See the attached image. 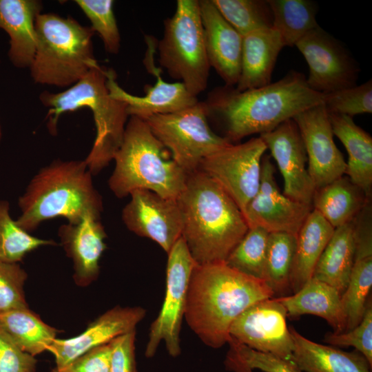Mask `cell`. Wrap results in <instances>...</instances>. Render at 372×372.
<instances>
[{
  "label": "cell",
  "instance_id": "6da1fadb",
  "mask_svg": "<svg viewBox=\"0 0 372 372\" xmlns=\"http://www.w3.org/2000/svg\"><path fill=\"white\" fill-rule=\"evenodd\" d=\"M208 121L223 131L231 143L251 134L269 132L300 112L323 103V94L309 88L306 76L289 71L276 82L240 91L224 85L211 90L202 101Z\"/></svg>",
  "mask_w": 372,
  "mask_h": 372
},
{
  "label": "cell",
  "instance_id": "7a4b0ae2",
  "mask_svg": "<svg viewBox=\"0 0 372 372\" xmlns=\"http://www.w3.org/2000/svg\"><path fill=\"white\" fill-rule=\"evenodd\" d=\"M274 297L264 280L240 273L225 262L196 264L188 285L184 318L207 346L222 347L229 329L254 303Z\"/></svg>",
  "mask_w": 372,
  "mask_h": 372
},
{
  "label": "cell",
  "instance_id": "3957f363",
  "mask_svg": "<svg viewBox=\"0 0 372 372\" xmlns=\"http://www.w3.org/2000/svg\"><path fill=\"white\" fill-rule=\"evenodd\" d=\"M177 202L182 238L198 265L225 262L249 229L233 199L199 169L187 175Z\"/></svg>",
  "mask_w": 372,
  "mask_h": 372
},
{
  "label": "cell",
  "instance_id": "277c9868",
  "mask_svg": "<svg viewBox=\"0 0 372 372\" xmlns=\"http://www.w3.org/2000/svg\"><path fill=\"white\" fill-rule=\"evenodd\" d=\"M92 176L84 160L56 159L41 168L19 198L17 223L30 233L56 218L76 223L88 214L101 216L102 197Z\"/></svg>",
  "mask_w": 372,
  "mask_h": 372
},
{
  "label": "cell",
  "instance_id": "5b68a950",
  "mask_svg": "<svg viewBox=\"0 0 372 372\" xmlns=\"http://www.w3.org/2000/svg\"><path fill=\"white\" fill-rule=\"evenodd\" d=\"M107 70L99 64L75 84L63 92H42L41 103L49 108L47 127L50 133H57L60 116L82 107L93 114L96 136L84 161L92 176L98 174L110 163L119 149L129 118L127 104L113 98L107 86Z\"/></svg>",
  "mask_w": 372,
  "mask_h": 372
},
{
  "label": "cell",
  "instance_id": "8992f818",
  "mask_svg": "<svg viewBox=\"0 0 372 372\" xmlns=\"http://www.w3.org/2000/svg\"><path fill=\"white\" fill-rule=\"evenodd\" d=\"M113 161L115 166L108 186L117 198H125L137 189H147L163 198L177 200L185 188L186 172L154 135L146 121L136 116L129 117L122 143Z\"/></svg>",
  "mask_w": 372,
  "mask_h": 372
},
{
  "label": "cell",
  "instance_id": "52a82bcc",
  "mask_svg": "<svg viewBox=\"0 0 372 372\" xmlns=\"http://www.w3.org/2000/svg\"><path fill=\"white\" fill-rule=\"evenodd\" d=\"M34 27L36 50L29 69L35 83L70 87L99 64L91 27L54 13H40Z\"/></svg>",
  "mask_w": 372,
  "mask_h": 372
},
{
  "label": "cell",
  "instance_id": "ba28073f",
  "mask_svg": "<svg viewBox=\"0 0 372 372\" xmlns=\"http://www.w3.org/2000/svg\"><path fill=\"white\" fill-rule=\"evenodd\" d=\"M158 61L172 79L194 96L207 88L210 65L207 59L199 0H178L173 16L164 21L158 43Z\"/></svg>",
  "mask_w": 372,
  "mask_h": 372
},
{
  "label": "cell",
  "instance_id": "9c48e42d",
  "mask_svg": "<svg viewBox=\"0 0 372 372\" xmlns=\"http://www.w3.org/2000/svg\"><path fill=\"white\" fill-rule=\"evenodd\" d=\"M145 121L187 175L198 170L205 158L231 144L211 129L202 101Z\"/></svg>",
  "mask_w": 372,
  "mask_h": 372
},
{
  "label": "cell",
  "instance_id": "30bf717a",
  "mask_svg": "<svg viewBox=\"0 0 372 372\" xmlns=\"http://www.w3.org/2000/svg\"><path fill=\"white\" fill-rule=\"evenodd\" d=\"M166 289L161 309L152 323L145 356L154 355L160 343H165L170 355L180 354V333L184 318L189 278L196 262L181 237L167 254Z\"/></svg>",
  "mask_w": 372,
  "mask_h": 372
},
{
  "label": "cell",
  "instance_id": "8fae6325",
  "mask_svg": "<svg viewBox=\"0 0 372 372\" xmlns=\"http://www.w3.org/2000/svg\"><path fill=\"white\" fill-rule=\"evenodd\" d=\"M267 149L260 136L231 143L205 158L198 169L217 183L243 214L259 189L262 159Z\"/></svg>",
  "mask_w": 372,
  "mask_h": 372
},
{
  "label": "cell",
  "instance_id": "7c38bea8",
  "mask_svg": "<svg viewBox=\"0 0 372 372\" xmlns=\"http://www.w3.org/2000/svg\"><path fill=\"white\" fill-rule=\"evenodd\" d=\"M309 66L307 83L324 94L356 85L359 68L347 50L320 26L295 45Z\"/></svg>",
  "mask_w": 372,
  "mask_h": 372
},
{
  "label": "cell",
  "instance_id": "4fadbf2b",
  "mask_svg": "<svg viewBox=\"0 0 372 372\" xmlns=\"http://www.w3.org/2000/svg\"><path fill=\"white\" fill-rule=\"evenodd\" d=\"M287 316L285 307L276 298L260 300L233 322L230 338L254 350L293 363V342Z\"/></svg>",
  "mask_w": 372,
  "mask_h": 372
},
{
  "label": "cell",
  "instance_id": "5bb4252c",
  "mask_svg": "<svg viewBox=\"0 0 372 372\" xmlns=\"http://www.w3.org/2000/svg\"><path fill=\"white\" fill-rule=\"evenodd\" d=\"M274 166L268 155L261 163L259 189L248 203L243 216L249 227H259L269 233L297 235L312 205L296 201L280 192Z\"/></svg>",
  "mask_w": 372,
  "mask_h": 372
},
{
  "label": "cell",
  "instance_id": "9a60e30c",
  "mask_svg": "<svg viewBox=\"0 0 372 372\" xmlns=\"http://www.w3.org/2000/svg\"><path fill=\"white\" fill-rule=\"evenodd\" d=\"M122 211L127 228L156 242L167 254L182 237L183 217L177 200L147 189H137Z\"/></svg>",
  "mask_w": 372,
  "mask_h": 372
},
{
  "label": "cell",
  "instance_id": "2e32d148",
  "mask_svg": "<svg viewBox=\"0 0 372 372\" xmlns=\"http://www.w3.org/2000/svg\"><path fill=\"white\" fill-rule=\"evenodd\" d=\"M302 137L308 172L316 189L345 174L347 163L333 140L329 116L323 103L293 117Z\"/></svg>",
  "mask_w": 372,
  "mask_h": 372
},
{
  "label": "cell",
  "instance_id": "e0dca14e",
  "mask_svg": "<svg viewBox=\"0 0 372 372\" xmlns=\"http://www.w3.org/2000/svg\"><path fill=\"white\" fill-rule=\"evenodd\" d=\"M147 49L144 59L147 70L156 78L154 85L145 86V94L133 95L124 90L116 81V74L112 68L107 70V86L110 95L127 104L129 116L145 120L155 114H169L193 106L199 101L180 82L168 83L161 76V70L154 61V38L146 37Z\"/></svg>",
  "mask_w": 372,
  "mask_h": 372
},
{
  "label": "cell",
  "instance_id": "ac0fdd59",
  "mask_svg": "<svg viewBox=\"0 0 372 372\" xmlns=\"http://www.w3.org/2000/svg\"><path fill=\"white\" fill-rule=\"evenodd\" d=\"M270 150L284 179L283 194L300 203L312 205L316 188L306 167L304 145L293 119L260 135Z\"/></svg>",
  "mask_w": 372,
  "mask_h": 372
},
{
  "label": "cell",
  "instance_id": "d6986e66",
  "mask_svg": "<svg viewBox=\"0 0 372 372\" xmlns=\"http://www.w3.org/2000/svg\"><path fill=\"white\" fill-rule=\"evenodd\" d=\"M145 313L141 307L117 306L98 317L79 335L68 339L56 338L48 349L54 357V369H61L87 351L136 330Z\"/></svg>",
  "mask_w": 372,
  "mask_h": 372
},
{
  "label": "cell",
  "instance_id": "ffe728a7",
  "mask_svg": "<svg viewBox=\"0 0 372 372\" xmlns=\"http://www.w3.org/2000/svg\"><path fill=\"white\" fill-rule=\"evenodd\" d=\"M369 200L354 219L355 255L341 303L346 318L344 331L361 321L372 286V211Z\"/></svg>",
  "mask_w": 372,
  "mask_h": 372
},
{
  "label": "cell",
  "instance_id": "44dd1931",
  "mask_svg": "<svg viewBox=\"0 0 372 372\" xmlns=\"http://www.w3.org/2000/svg\"><path fill=\"white\" fill-rule=\"evenodd\" d=\"M206 53L225 85L236 86L241 70L242 36L221 15L211 0H199Z\"/></svg>",
  "mask_w": 372,
  "mask_h": 372
},
{
  "label": "cell",
  "instance_id": "7402d4cb",
  "mask_svg": "<svg viewBox=\"0 0 372 372\" xmlns=\"http://www.w3.org/2000/svg\"><path fill=\"white\" fill-rule=\"evenodd\" d=\"M101 216L88 214L76 223L61 225L58 236L73 264L75 283L86 287L99 276L100 258L106 249L107 237Z\"/></svg>",
  "mask_w": 372,
  "mask_h": 372
},
{
  "label": "cell",
  "instance_id": "603a6c76",
  "mask_svg": "<svg viewBox=\"0 0 372 372\" xmlns=\"http://www.w3.org/2000/svg\"><path fill=\"white\" fill-rule=\"evenodd\" d=\"M284 47L279 33L272 27L242 36L241 70L236 88L243 91L270 84L278 56Z\"/></svg>",
  "mask_w": 372,
  "mask_h": 372
},
{
  "label": "cell",
  "instance_id": "cb8c5ba5",
  "mask_svg": "<svg viewBox=\"0 0 372 372\" xmlns=\"http://www.w3.org/2000/svg\"><path fill=\"white\" fill-rule=\"evenodd\" d=\"M42 3L37 0H0V28L10 37L8 56L19 68H28L36 50L35 20Z\"/></svg>",
  "mask_w": 372,
  "mask_h": 372
},
{
  "label": "cell",
  "instance_id": "d4e9b609",
  "mask_svg": "<svg viewBox=\"0 0 372 372\" xmlns=\"http://www.w3.org/2000/svg\"><path fill=\"white\" fill-rule=\"evenodd\" d=\"M293 363L302 372H371L372 366L358 351L346 352L313 342L289 327Z\"/></svg>",
  "mask_w": 372,
  "mask_h": 372
},
{
  "label": "cell",
  "instance_id": "484cf974",
  "mask_svg": "<svg viewBox=\"0 0 372 372\" xmlns=\"http://www.w3.org/2000/svg\"><path fill=\"white\" fill-rule=\"evenodd\" d=\"M276 299L285 307L287 316L297 318L311 314L324 319L334 333H342L346 318L341 303V295L333 287L314 278L309 279L296 293Z\"/></svg>",
  "mask_w": 372,
  "mask_h": 372
},
{
  "label": "cell",
  "instance_id": "4316f807",
  "mask_svg": "<svg viewBox=\"0 0 372 372\" xmlns=\"http://www.w3.org/2000/svg\"><path fill=\"white\" fill-rule=\"evenodd\" d=\"M333 135L348 153L345 174L368 198L372 194V137L350 116L329 114Z\"/></svg>",
  "mask_w": 372,
  "mask_h": 372
},
{
  "label": "cell",
  "instance_id": "83f0119b",
  "mask_svg": "<svg viewBox=\"0 0 372 372\" xmlns=\"http://www.w3.org/2000/svg\"><path fill=\"white\" fill-rule=\"evenodd\" d=\"M335 231L324 218L312 209L296 235L290 287L298 291L312 278L317 262Z\"/></svg>",
  "mask_w": 372,
  "mask_h": 372
},
{
  "label": "cell",
  "instance_id": "f1b7e54d",
  "mask_svg": "<svg viewBox=\"0 0 372 372\" xmlns=\"http://www.w3.org/2000/svg\"><path fill=\"white\" fill-rule=\"evenodd\" d=\"M371 200L347 176L315 191L312 207L335 229L352 222Z\"/></svg>",
  "mask_w": 372,
  "mask_h": 372
},
{
  "label": "cell",
  "instance_id": "f546056e",
  "mask_svg": "<svg viewBox=\"0 0 372 372\" xmlns=\"http://www.w3.org/2000/svg\"><path fill=\"white\" fill-rule=\"evenodd\" d=\"M353 220L335 229L312 276L333 287L341 296L347 289L354 261Z\"/></svg>",
  "mask_w": 372,
  "mask_h": 372
},
{
  "label": "cell",
  "instance_id": "4dcf8cb0",
  "mask_svg": "<svg viewBox=\"0 0 372 372\" xmlns=\"http://www.w3.org/2000/svg\"><path fill=\"white\" fill-rule=\"evenodd\" d=\"M0 329L17 347L33 356L48 351L57 333L28 307L0 313Z\"/></svg>",
  "mask_w": 372,
  "mask_h": 372
},
{
  "label": "cell",
  "instance_id": "1f68e13d",
  "mask_svg": "<svg viewBox=\"0 0 372 372\" xmlns=\"http://www.w3.org/2000/svg\"><path fill=\"white\" fill-rule=\"evenodd\" d=\"M273 14L272 28L285 46L292 47L311 30L320 26L317 4L310 0H267Z\"/></svg>",
  "mask_w": 372,
  "mask_h": 372
},
{
  "label": "cell",
  "instance_id": "d6a6232c",
  "mask_svg": "<svg viewBox=\"0 0 372 372\" xmlns=\"http://www.w3.org/2000/svg\"><path fill=\"white\" fill-rule=\"evenodd\" d=\"M296 235L269 233L267 240L264 281L275 295L291 290V273L296 253Z\"/></svg>",
  "mask_w": 372,
  "mask_h": 372
},
{
  "label": "cell",
  "instance_id": "836d02e7",
  "mask_svg": "<svg viewBox=\"0 0 372 372\" xmlns=\"http://www.w3.org/2000/svg\"><path fill=\"white\" fill-rule=\"evenodd\" d=\"M8 200H0V261L19 263L30 252L43 246L56 245L53 240L43 239L22 229L10 212Z\"/></svg>",
  "mask_w": 372,
  "mask_h": 372
},
{
  "label": "cell",
  "instance_id": "e575fe53",
  "mask_svg": "<svg viewBox=\"0 0 372 372\" xmlns=\"http://www.w3.org/2000/svg\"><path fill=\"white\" fill-rule=\"evenodd\" d=\"M269 234L259 227H249L225 263L246 276L264 280Z\"/></svg>",
  "mask_w": 372,
  "mask_h": 372
},
{
  "label": "cell",
  "instance_id": "d590c367",
  "mask_svg": "<svg viewBox=\"0 0 372 372\" xmlns=\"http://www.w3.org/2000/svg\"><path fill=\"white\" fill-rule=\"evenodd\" d=\"M225 19L242 36L271 28L273 14L267 0H211Z\"/></svg>",
  "mask_w": 372,
  "mask_h": 372
},
{
  "label": "cell",
  "instance_id": "8d00e7d4",
  "mask_svg": "<svg viewBox=\"0 0 372 372\" xmlns=\"http://www.w3.org/2000/svg\"><path fill=\"white\" fill-rule=\"evenodd\" d=\"M225 362L227 369L234 372H302L293 363L278 356L254 350L233 338Z\"/></svg>",
  "mask_w": 372,
  "mask_h": 372
},
{
  "label": "cell",
  "instance_id": "74e56055",
  "mask_svg": "<svg viewBox=\"0 0 372 372\" xmlns=\"http://www.w3.org/2000/svg\"><path fill=\"white\" fill-rule=\"evenodd\" d=\"M89 19L92 30L100 36L105 50L118 54L121 35L114 12L112 0H76L74 1Z\"/></svg>",
  "mask_w": 372,
  "mask_h": 372
},
{
  "label": "cell",
  "instance_id": "f35d334b",
  "mask_svg": "<svg viewBox=\"0 0 372 372\" xmlns=\"http://www.w3.org/2000/svg\"><path fill=\"white\" fill-rule=\"evenodd\" d=\"M323 105L328 114L350 117L372 112V81L323 94Z\"/></svg>",
  "mask_w": 372,
  "mask_h": 372
},
{
  "label": "cell",
  "instance_id": "ab89813d",
  "mask_svg": "<svg viewBox=\"0 0 372 372\" xmlns=\"http://www.w3.org/2000/svg\"><path fill=\"white\" fill-rule=\"evenodd\" d=\"M27 278L19 263L0 261V313L28 307L23 289Z\"/></svg>",
  "mask_w": 372,
  "mask_h": 372
},
{
  "label": "cell",
  "instance_id": "60d3db41",
  "mask_svg": "<svg viewBox=\"0 0 372 372\" xmlns=\"http://www.w3.org/2000/svg\"><path fill=\"white\" fill-rule=\"evenodd\" d=\"M324 342L335 347H353L372 366V303L368 298L360 322L353 329L340 333H329Z\"/></svg>",
  "mask_w": 372,
  "mask_h": 372
},
{
  "label": "cell",
  "instance_id": "b9f144b4",
  "mask_svg": "<svg viewBox=\"0 0 372 372\" xmlns=\"http://www.w3.org/2000/svg\"><path fill=\"white\" fill-rule=\"evenodd\" d=\"M37 363L0 329V372H36Z\"/></svg>",
  "mask_w": 372,
  "mask_h": 372
},
{
  "label": "cell",
  "instance_id": "7bdbcfd3",
  "mask_svg": "<svg viewBox=\"0 0 372 372\" xmlns=\"http://www.w3.org/2000/svg\"><path fill=\"white\" fill-rule=\"evenodd\" d=\"M111 355L110 342L87 351L61 369H53L52 372H110Z\"/></svg>",
  "mask_w": 372,
  "mask_h": 372
},
{
  "label": "cell",
  "instance_id": "ee69618b",
  "mask_svg": "<svg viewBox=\"0 0 372 372\" xmlns=\"http://www.w3.org/2000/svg\"><path fill=\"white\" fill-rule=\"evenodd\" d=\"M135 340L136 330H134L111 342L110 372H136Z\"/></svg>",
  "mask_w": 372,
  "mask_h": 372
},
{
  "label": "cell",
  "instance_id": "f6af8a7d",
  "mask_svg": "<svg viewBox=\"0 0 372 372\" xmlns=\"http://www.w3.org/2000/svg\"><path fill=\"white\" fill-rule=\"evenodd\" d=\"M1 137H2V132H1V127L0 124V141H1Z\"/></svg>",
  "mask_w": 372,
  "mask_h": 372
}]
</instances>
